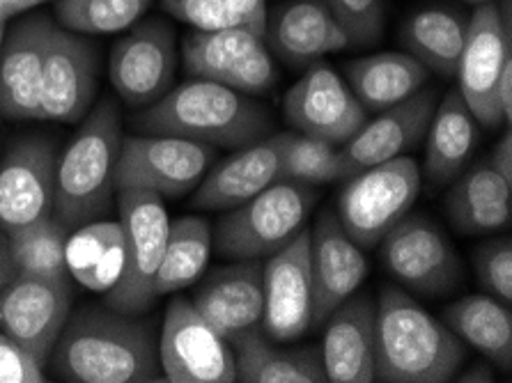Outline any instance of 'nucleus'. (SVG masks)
<instances>
[{"mask_svg": "<svg viewBox=\"0 0 512 383\" xmlns=\"http://www.w3.org/2000/svg\"><path fill=\"white\" fill-rule=\"evenodd\" d=\"M46 365L0 331V383H44Z\"/></svg>", "mask_w": 512, "mask_h": 383, "instance_id": "ea45409f", "label": "nucleus"}, {"mask_svg": "<svg viewBox=\"0 0 512 383\" xmlns=\"http://www.w3.org/2000/svg\"><path fill=\"white\" fill-rule=\"evenodd\" d=\"M478 140V120L455 88L434 108L430 127L425 131V163L421 177L437 189L448 186L469 166Z\"/></svg>", "mask_w": 512, "mask_h": 383, "instance_id": "bb28decb", "label": "nucleus"}, {"mask_svg": "<svg viewBox=\"0 0 512 383\" xmlns=\"http://www.w3.org/2000/svg\"><path fill=\"white\" fill-rule=\"evenodd\" d=\"M310 234L301 230L290 244L262 264L265 310L260 328L278 342L297 340L313 328L315 289L310 273Z\"/></svg>", "mask_w": 512, "mask_h": 383, "instance_id": "a211bd4d", "label": "nucleus"}, {"mask_svg": "<svg viewBox=\"0 0 512 383\" xmlns=\"http://www.w3.org/2000/svg\"><path fill=\"white\" fill-rule=\"evenodd\" d=\"M67 239L69 230L53 216L10 232L14 271L35 278H69Z\"/></svg>", "mask_w": 512, "mask_h": 383, "instance_id": "f704fd0d", "label": "nucleus"}, {"mask_svg": "<svg viewBox=\"0 0 512 383\" xmlns=\"http://www.w3.org/2000/svg\"><path fill=\"white\" fill-rule=\"evenodd\" d=\"M444 211L453 228L462 234L508 230L512 221V184L496 173L490 161H478L453 179Z\"/></svg>", "mask_w": 512, "mask_h": 383, "instance_id": "a878e982", "label": "nucleus"}, {"mask_svg": "<svg viewBox=\"0 0 512 383\" xmlns=\"http://www.w3.org/2000/svg\"><path fill=\"white\" fill-rule=\"evenodd\" d=\"M430 69L414 56L400 51L375 53L347 62L345 76L349 90L370 113L386 111L400 101L416 95L430 81Z\"/></svg>", "mask_w": 512, "mask_h": 383, "instance_id": "c85d7f7f", "label": "nucleus"}, {"mask_svg": "<svg viewBox=\"0 0 512 383\" xmlns=\"http://www.w3.org/2000/svg\"><path fill=\"white\" fill-rule=\"evenodd\" d=\"M285 120L294 131L343 147L368 120V111L327 62L317 60L285 92Z\"/></svg>", "mask_w": 512, "mask_h": 383, "instance_id": "f3484780", "label": "nucleus"}, {"mask_svg": "<svg viewBox=\"0 0 512 383\" xmlns=\"http://www.w3.org/2000/svg\"><path fill=\"white\" fill-rule=\"evenodd\" d=\"M308 234L315 289L313 326H320L340 303L359 292L368 276V260L363 248L343 230L336 211L324 209Z\"/></svg>", "mask_w": 512, "mask_h": 383, "instance_id": "aec40b11", "label": "nucleus"}, {"mask_svg": "<svg viewBox=\"0 0 512 383\" xmlns=\"http://www.w3.org/2000/svg\"><path fill=\"white\" fill-rule=\"evenodd\" d=\"M221 3L235 14L237 21L242 23L244 28L265 37L267 14H269L267 0H221Z\"/></svg>", "mask_w": 512, "mask_h": 383, "instance_id": "a19ab883", "label": "nucleus"}, {"mask_svg": "<svg viewBox=\"0 0 512 383\" xmlns=\"http://www.w3.org/2000/svg\"><path fill=\"white\" fill-rule=\"evenodd\" d=\"M122 143V113L111 97L95 101L60 152L53 218L74 232L99 221L115 202V163Z\"/></svg>", "mask_w": 512, "mask_h": 383, "instance_id": "20e7f679", "label": "nucleus"}, {"mask_svg": "<svg viewBox=\"0 0 512 383\" xmlns=\"http://www.w3.org/2000/svg\"><path fill=\"white\" fill-rule=\"evenodd\" d=\"M193 306L228 342L260 326L265 310L260 260H232L209 271L193 292Z\"/></svg>", "mask_w": 512, "mask_h": 383, "instance_id": "4be33fe9", "label": "nucleus"}, {"mask_svg": "<svg viewBox=\"0 0 512 383\" xmlns=\"http://www.w3.org/2000/svg\"><path fill=\"white\" fill-rule=\"evenodd\" d=\"M72 310V280L17 273L0 292V331L26 347L37 361L49 365Z\"/></svg>", "mask_w": 512, "mask_h": 383, "instance_id": "2eb2a0df", "label": "nucleus"}, {"mask_svg": "<svg viewBox=\"0 0 512 383\" xmlns=\"http://www.w3.org/2000/svg\"><path fill=\"white\" fill-rule=\"evenodd\" d=\"M44 3H49V0H0V19L10 21L12 17L26 14Z\"/></svg>", "mask_w": 512, "mask_h": 383, "instance_id": "a18cd8bd", "label": "nucleus"}, {"mask_svg": "<svg viewBox=\"0 0 512 383\" xmlns=\"http://www.w3.org/2000/svg\"><path fill=\"white\" fill-rule=\"evenodd\" d=\"M164 10L193 30H223L242 26L221 0H164Z\"/></svg>", "mask_w": 512, "mask_h": 383, "instance_id": "58836bf2", "label": "nucleus"}, {"mask_svg": "<svg viewBox=\"0 0 512 383\" xmlns=\"http://www.w3.org/2000/svg\"><path fill=\"white\" fill-rule=\"evenodd\" d=\"M512 60V21L510 0L503 7L480 3L467 19L462 56L457 62V92L467 101L469 111L480 127H503L499 104H496V85L503 67Z\"/></svg>", "mask_w": 512, "mask_h": 383, "instance_id": "9d476101", "label": "nucleus"}, {"mask_svg": "<svg viewBox=\"0 0 512 383\" xmlns=\"http://www.w3.org/2000/svg\"><path fill=\"white\" fill-rule=\"evenodd\" d=\"M377 246L384 269L409 294L439 299L464 280L462 260L451 239L421 214H407Z\"/></svg>", "mask_w": 512, "mask_h": 383, "instance_id": "1a4fd4ad", "label": "nucleus"}, {"mask_svg": "<svg viewBox=\"0 0 512 383\" xmlns=\"http://www.w3.org/2000/svg\"><path fill=\"white\" fill-rule=\"evenodd\" d=\"M102 56L90 37L56 26L40 85V120L76 124L95 106Z\"/></svg>", "mask_w": 512, "mask_h": 383, "instance_id": "dca6fc26", "label": "nucleus"}, {"mask_svg": "<svg viewBox=\"0 0 512 383\" xmlns=\"http://www.w3.org/2000/svg\"><path fill=\"white\" fill-rule=\"evenodd\" d=\"M265 42L271 56L290 67H310L329 53L343 51L349 39L324 0H290L267 14Z\"/></svg>", "mask_w": 512, "mask_h": 383, "instance_id": "b1692460", "label": "nucleus"}, {"mask_svg": "<svg viewBox=\"0 0 512 383\" xmlns=\"http://www.w3.org/2000/svg\"><path fill=\"white\" fill-rule=\"evenodd\" d=\"M434 108H437V92L423 88L400 104L379 111L375 120H366L340 147L349 177L414 150L425 138Z\"/></svg>", "mask_w": 512, "mask_h": 383, "instance_id": "412c9836", "label": "nucleus"}, {"mask_svg": "<svg viewBox=\"0 0 512 383\" xmlns=\"http://www.w3.org/2000/svg\"><path fill=\"white\" fill-rule=\"evenodd\" d=\"M322 363L331 383L375 381V301L354 292L324 319Z\"/></svg>", "mask_w": 512, "mask_h": 383, "instance_id": "5701e85b", "label": "nucleus"}, {"mask_svg": "<svg viewBox=\"0 0 512 383\" xmlns=\"http://www.w3.org/2000/svg\"><path fill=\"white\" fill-rule=\"evenodd\" d=\"M467 3H473V5H480V3H492V0H467Z\"/></svg>", "mask_w": 512, "mask_h": 383, "instance_id": "09e8293b", "label": "nucleus"}, {"mask_svg": "<svg viewBox=\"0 0 512 383\" xmlns=\"http://www.w3.org/2000/svg\"><path fill=\"white\" fill-rule=\"evenodd\" d=\"M490 166L499 173L506 182L512 184V134L510 127H503V136L499 138V143L494 145V150L490 154Z\"/></svg>", "mask_w": 512, "mask_h": 383, "instance_id": "79ce46f5", "label": "nucleus"}, {"mask_svg": "<svg viewBox=\"0 0 512 383\" xmlns=\"http://www.w3.org/2000/svg\"><path fill=\"white\" fill-rule=\"evenodd\" d=\"M469 361V347L407 289L382 287L375 303V381L446 383Z\"/></svg>", "mask_w": 512, "mask_h": 383, "instance_id": "f03ea898", "label": "nucleus"}, {"mask_svg": "<svg viewBox=\"0 0 512 383\" xmlns=\"http://www.w3.org/2000/svg\"><path fill=\"white\" fill-rule=\"evenodd\" d=\"M58 23L42 12L7 28L0 49V120H40V85L46 51Z\"/></svg>", "mask_w": 512, "mask_h": 383, "instance_id": "6ab92c4d", "label": "nucleus"}, {"mask_svg": "<svg viewBox=\"0 0 512 383\" xmlns=\"http://www.w3.org/2000/svg\"><path fill=\"white\" fill-rule=\"evenodd\" d=\"M281 179V159L274 138L255 140L221 161L214 170L205 173L193 189L191 209L198 211H228L253 195L265 191L269 184Z\"/></svg>", "mask_w": 512, "mask_h": 383, "instance_id": "393cba45", "label": "nucleus"}, {"mask_svg": "<svg viewBox=\"0 0 512 383\" xmlns=\"http://www.w3.org/2000/svg\"><path fill=\"white\" fill-rule=\"evenodd\" d=\"M281 159V179L290 182L322 186L343 182L349 177L340 147L327 140L301 134V131H283L271 136Z\"/></svg>", "mask_w": 512, "mask_h": 383, "instance_id": "72a5a7b5", "label": "nucleus"}, {"mask_svg": "<svg viewBox=\"0 0 512 383\" xmlns=\"http://www.w3.org/2000/svg\"><path fill=\"white\" fill-rule=\"evenodd\" d=\"M464 37H467V19L451 7H423L411 14L400 30V39L409 56L444 78H455Z\"/></svg>", "mask_w": 512, "mask_h": 383, "instance_id": "2f4dec72", "label": "nucleus"}, {"mask_svg": "<svg viewBox=\"0 0 512 383\" xmlns=\"http://www.w3.org/2000/svg\"><path fill=\"white\" fill-rule=\"evenodd\" d=\"M124 232V264L118 283L104 294V306L124 315H145L154 306V276L164 257L170 218L164 198L150 191L115 193Z\"/></svg>", "mask_w": 512, "mask_h": 383, "instance_id": "423d86ee", "label": "nucleus"}, {"mask_svg": "<svg viewBox=\"0 0 512 383\" xmlns=\"http://www.w3.org/2000/svg\"><path fill=\"white\" fill-rule=\"evenodd\" d=\"M455 381H483V383H490L494 381V372H492V365L487 363H471L467 370H457L455 374Z\"/></svg>", "mask_w": 512, "mask_h": 383, "instance_id": "49530a36", "label": "nucleus"}, {"mask_svg": "<svg viewBox=\"0 0 512 383\" xmlns=\"http://www.w3.org/2000/svg\"><path fill=\"white\" fill-rule=\"evenodd\" d=\"M214 250L212 225L203 216H180L170 221L164 257L154 276V296L184 292L198 283Z\"/></svg>", "mask_w": 512, "mask_h": 383, "instance_id": "473e14b6", "label": "nucleus"}, {"mask_svg": "<svg viewBox=\"0 0 512 383\" xmlns=\"http://www.w3.org/2000/svg\"><path fill=\"white\" fill-rule=\"evenodd\" d=\"M129 35L113 44L108 78L115 95L129 108H147L173 88L177 74L175 30L161 19L131 26Z\"/></svg>", "mask_w": 512, "mask_h": 383, "instance_id": "4468645a", "label": "nucleus"}, {"mask_svg": "<svg viewBox=\"0 0 512 383\" xmlns=\"http://www.w3.org/2000/svg\"><path fill=\"white\" fill-rule=\"evenodd\" d=\"M496 104L503 120V127H510L512 122V60L503 67V74L496 85Z\"/></svg>", "mask_w": 512, "mask_h": 383, "instance_id": "37998d69", "label": "nucleus"}, {"mask_svg": "<svg viewBox=\"0 0 512 383\" xmlns=\"http://www.w3.org/2000/svg\"><path fill=\"white\" fill-rule=\"evenodd\" d=\"M150 5L152 0H56L53 14L62 28L92 37L136 26Z\"/></svg>", "mask_w": 512, "mask_h": 383, "instance_id": "c9c22d12", "label": "nucleus"}, {"mask_svg": "<svg viewBox=\"0 0 512 383\" xmlns=\"http://www.w3.org/2000/svg\"><path fill=\"white\" fill-rule=\"evenodd\" d=\"M182 60L189 76L209 78L248 97L269 95L278 81L265 37L244 26L193 30L182 42Z\"/></svg>", "mask_w": 512, "mask_h": 383, "instance_id": "9b49d317", "label": "nucleus"}, {"mask_svg": "<svg viewBox=\"0 0 512 383\" xmlns=\"http://www.w3.org/2000/svg\"><path fill=\"white\" fill-rule=\"evenodd\" d=\"M124 264V232L120 221L85 223L67 239V271L81 287L106 294L118 283Z\"/></svg>", "mask_w": 512, "mask_h": 383, "instance_id": "7c9ffc66", "label": "nucleus"}, {"mask_svg": "<svg viewBox=\"0 0 512 383\" xmlns=\"http://www.w3.org/2000/svg\"><path fill=\"white\" fill-rule=\"evenodd\" d=\"M464 345L480 351L501 372L512 370L510 303L492 294H471L451 303L441 317Z\"/></svg>", "mask_w": 512, "mask_h": 383, "instance_id": "c756f323", "label": "nucleus"}, {"mask_svg": "<svg viewBox=\"0 0 512 383\" xmlns=\"http://www.w3.org/2000/svg\"><path fill=\"white\" fill-rule=\"evenodd\" d=\"M230 347L242 383H327L320 347H276L260 326L239 333Z\"/></svg>", "mask_w": 512, "mask_h": 383, "instance_id": "cd10ccee", "label": "nucleus"}, {"mask_svg": "<svg viewBox=\"0 0 512 383\" xmlns=\"http://www.w3.org/2000/svg\"><path fill=\"white\" fill-rule=\"evenodd\" d=\"M349 44L372 46L384 35V0H324Z\"/></svg>", "mask_w": 512, "mask_h": 383, "instance_id": "e433bc0d", "label": "nucleus"}, {"mask_svg": "<svg viewBox=\"0 0 512 383\" xmlns=\"http://www.w3.org/2000/svg\"><path fill=\"white\" fill-rule=\"evenodd\" d=\"M5 35H7V19H0V49H3Z\"/></svg>", "mask_w": 512, "mask_h": 383, "instance_id": "de8ad7c7", "label": "nucleus"}, {"mask_svg": "<svg viewBox=\"0 0 512 383\" xmlns=\"http://www.w3.org/2000/svg\"><path fill=\"white\" fill-rule=\"evenodd\" d=\"M315 202L313 186L276 179L221 216L212 230L214 250L228 260H265L306 230Z\"/></svg>", "mask_w": 512, "mask_h": 383, "instance_id": "39448f33", "label": "nucleus"}, {"mask_svg": "<svg viewBox=\"0 0 512 383\" xmlns=\"http://www.w3.org/2000/svg\"><path fill=\"white\" fill-rule=\"evenodd\" d=\"M473 269L487 294L512 301V239L510 234L494 237L473 250Z\"/></svg>", "mask_w": 512, "mask_h": 383, "instance_id": "4c0bfd02", "label": "nucleus"}, {"mask_svg": "<svg viewBox=\"0 0 512 383\" xmlns=\"http://www.w3.org/2000/svg\"><path fill=\"white\" fill-rule=\"evenodd\" d=\"M421 184V166L409 154L359 170L338 193V221L363 250L377 248L414 207Z\"/></svg>", "mask_w": 512, "mask_h": 383, "instance_id": "0eeeda50", "label": "nucleus"}, {"mask_svg": "<svg viewBox=\"0 0 512 383\" xmlns=\"http://www.w3.org/2000/svg\"><path fill=\"white\" fill-rule=\"evenodd\" d=\"M14 276H17V271H14V262H12L10 234L0 228V292H3V287L10 283Z\"/></svg>", "mask_w": 512, "mask_h": 383, "instance_id": "c03bdc74", "label": "nucleus"}, {"mask_svg": "<svg viewBox=\"0 0 512 383\" xmlns=\"http://www.w3.org/2000/svg\"><path fill=\"white\" fill-rule=\"evenodd\" d=\"M216 147L170 134L122 136L115 191H150L161 198L191 193L212 166Z\"/></svg>", "mask_w": 512, "mask_h": 383, "instance_id": "6e6552de", "label": "nucleus"}, {"mask_svg": "<svg viewBox=\"0 0 512 383\" xmlns=\"http://www.w3.org/2000/svg\"><path fill=\"white\" fill-rule=\"evenodd\" d=\"M60 145L53 136H19L0 156V228L7 234L53 216Z\"/></svg>", "mask_w": 512, "mask_h": 383, "instance_id": "ddd939ff", "label": "nucleus"}, {"mask_svg": "<svg viewBox=\"0 0 512 383\" xmlns=\"http://www.w3.org/2000/svg\"><path fill=\"white\" fill-rule=\"evenodd\" d=\"M159 361L170 383L237 381L230 342L200 315L189 296L177 292L159 331Z\"/></svg>", "mask_w": 512, "mask_h": 383, "instance_id": "f8f14e48", "label": "nucleus"}, {"mask_svg": "<svg viewBox=\"0 0 512 383\" xmlns=\"http://www.w3.org/2000/svg\"><path fill=\"white\" fill-rule=\"evenodd\" d=\"M49 367L69 383L164 381L154 319L124 315L104 303L72 310Z\"/></svg>", "mask_w": 512, "mask_h": 383, "instance_id": "f257e3e1", "label": "nucleus"}, {"mask_svg": "<svg viewBox=\"0 0 512 383\" xmlns=\"http://www.w3.org/2000/svg\"><path fill=\"white\" fill-rule=\"evenodd\" d=\"M141 134H170L212 147H239L271 136L274 122L255 97L191 76L134 117Z\"/></svg>", "mask_w": 512, "mask_h": 383, "instance_id": "7ed1b4c3", "label": "nucleus"}]
</instances>
